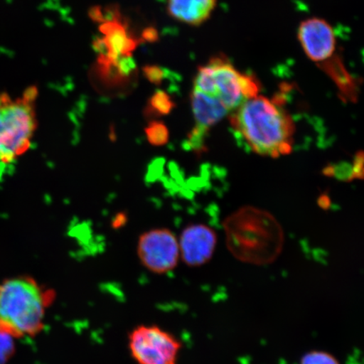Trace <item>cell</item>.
<instances>
[{
    "mask_svg": "<svg viewBox=\"0 0 364 364\" xmlns=\"http://www.w3.org/2000/svg\"><path fill=\"white\" fill-rule=\"evenodd\" d=\"M230 115L232 127L255 153L277 158L291 152L294 125L279 97L258 95Z\"/></svg>",
    "mask_w": 364,
    "mask_h": 364,
    "instance_id": "cell-1",
    "label": "cell"
},
{
    "mask_svg": "<svg viewBox=\"0 0 364 364\" xmlns=\"http://www.w3.org/2000/svg\"><path fill=\"white\" fill-rule=\"evenodd\" d=\"M55 299V291L33 277L17 276L4 280L0 284V331L15 339L39 335Z\"/></svg>",
    "mask_w": 364,
    "mask_h": 364,
    "instance_id": "cell-2",
    "label": "cell"
},
{
    "mask_svg": "<svg viewBox=\"0 0 364 364\" xmlns=\"http://www.w3.org/2000/svg\"><path fill=\"white\" fill-rule=\"evenodd\" d=\"M228 248L240 262L266 265L284 247V232L269 213L252 207L240 209L224 224Z\"/></svg>",
    "mask_w": 364,
    "mask_h": 364,
    "instance_id": "cell-3",
    "label": "cell"
},
{
    "mask_svg": "<svg viewBox=\"0 0 364 364\" xmlns=\"http://www.w3.org/2000/svg\"><path fill=\"white\" fill-rule=\"evenodd\" d=\"M193 90L217 100L231 114L257 97L261 86L254 76L242 74L224 56H216L198 68Z\"/></svg>",
    "mask_w": 364,
    "mask_h": 364,
    "instance_id": "cell-4",
    "label": "cell"
},
{
    "mask_svg": "<svg viewBox=\"0 0 364 364\" xmlns=\"http://www.w3.org/2000/svg\"><path fill=\"white\" fill-rule=\"evenodd\" d=\"M33 103L0 94V163L11 164L30 148L36 129Z\"/></svg>",
    "mask_w": 364,
    "mask_h": 364,
    "instance_id": "cell-5",
    "label": "cell"
},
{
    "mask_svg": "<svg viewBox=\"0 0 364 364\" xmlns=\"http://www.w3.org/2000/svg\"><path fill=\"white\" fill-rule=\"evenodd\" d=\"M130 356L136 364H178L181 341L156 325H139L127 336Z\"/></svg>",
    "mask_w": 364,
    "mask_h": 364,
    "instance_id": "cell-6",
    "label": "cell"
},
{
    "mask_svg": "<svg viewBox=\"0 0 364 364\" xmlns=\"http://www.w3.org/2000/svg\"><path fill=\"white\" fill-rule=\"evenodd\" d=\"M136 252L142 265L154 274H166L178 265L179 243L168 230H150L141 235Z\"/></svg>",
    "mask_w": 364,
    "mask_h": 364,
    "instance_id": "cell-7",
    "label": "cell"
},
{
    "mask_svg": "<svg viewBox=\"0 0 364 364\" xmlns=\"http://www.w3.org/2000/svg\"><path fill=\"white\" fill-rule=\"evenodd\" d=\"M298 39L311 61L321 63L334 55L336 38L333 28L321 18H311L299 26Z\"/></svg>",
    "mask_w": 364,
    "mask_h": 364,
    "instance_id": "cell-8",
    "label": "cell"
},
{
    "mask_svg": "<svg viewBox=\"0 0 364 364\" xmlns=\"http://www.w3.org/2000/svg\"><path fill=\"white\" fill-rule=\"evenodd\" d=\"M215 231L203 225H190L182 232L179 244L182 261L189 267L204 265L215 252Z\"/></svg>",
    "mask_w": 364,
    "mask_h": 364,
    "instance_id": "cell-9",
    "label": "cell"
},
{
    "mask_svg": "<svg viewBox=\"0 0 364 364\" xmlns=\"http://www.w3.org/2000/svg\"><path fill=\"white\" fill-rule=\"evenodd\" d=\"M217 0H168V12L176 21L200 26L210 18Z\"/></svg>",
    "mask_w": 364,
    "mask_h": 364,
    "instance_id": "cell-10",
    "label": "cell"
},
{
    "mask_svg": "<svg viewBox=\"0 0 364 364\" xmlns=\"http://www.w3.org/2000/svg\"><path fill=\"white\" fill-rule=\"evenodd\" d=\"M318 66L334 82L345 102H357L358 82L350 74L339 55L335 53L328 60L318 63Z\"/></svg>",
    "mask_w": 364,
    "mask_h": 364,
    "instance_id": "cell-11",
    "label": "cell"
},
{
    "mask_svg": "<svg viewBox=\"0 0 364 364\" xmlns=\"http://www.w3.org/2000/svg\"><path fill=\"white\" fill-rule=\"evenodd\" d=\"M175 106L169 95L162 90H158L150 98L149 112L153 115H168Z\"/></svg>",
    "mask_w": 364,
    "mask_h": 364,
    "instance_id": "cell-12",
    "label": "cell"
},
{
    "mask_svg": "<svg viewBox=\"0 0 364 364\" xmlns=\"http://www.w3.org/2000/svg\"><path fill=\"white\" fill-rule=\"evenodd\" d=\"M149 142L156 146H161L169 139V131L167 127L159 122H153L145 129Z\"/></svg>",
    "mask_w": 364,
    "mask_h": 364,
    "instance_id": "cell-13",
    "label": "cell"
},
{
    "mask_svg": "<svg viewBox=\"0 0 364 364\" xmlns=\"http://www.w3.org/2000/svg\"><path fill=\"white\" fill-rule=\"evenodd\" d=\"M299 364H341L334 355L325 351L308 352L300 359Z\"/></svg>",
    "mask_w": 364,
    "mask_h": 364,
    "instance_id": "cell-14",
    "label": "cell"
},
{
    "mask_svg": "<svg viewBox=\"0 0 364 364\" xmlns=\"http://www.w3.org/2000/svg\"><path fill=\"white\" fill-rule=\"evenodd\" d=\"M15 338L0 331V364H7L16 352Z\"/></svg>",
    "mask_w": 364,
    "mask_h": 364,
    "instance_id": "cell-15",
    "label": "cell"
},
{
    "mask_svg": "<svg viewBox=\"0 0 364 364\" xmlns=\"http://www.w3.org/2000/svg\"><path fill=\"white\" fill-rule=\"evenodd\" d=\"M144 75L154 85L161 84L164 79V72L161 68L156 65H148L143 68Z\"/></svg>",
    "mask_w": 364,
    "mask_h": 364,
    "instance_id": "cell-16",
    "label": "cell"
},
{
    "mask_svg": "<svg viewBox=\"0 0 364 364\" xmlns=\"http://www.w3.org/2000/svg\"><path fill=\"white\" fill-rule=\"evenodd\" d=\"M353 177L357 178H363V153L360 152L355 158L353 167Z\"/></svg>",
    "mask_w": 364,
    "mask_h": 364,
    "instance_id": "cell-17",
    "label": "cell"
},
{
    "mask_svg": "<svg viewBox=\"0 0 364 364\" xmlns=\"http://www.w3.org/2000/svg\"><path fill=\"white\" fill-rule=\"evenodd\" d=\"M144 38L145 40L149 41H156L158 38L157 31L154 28H148L144 31L143 34Z\"/></svg>",
    "mask_w": 364,
    "mask_h": 364,
    "instance_id": "cell-18",
    "label": "cell"
}]
</instances>
